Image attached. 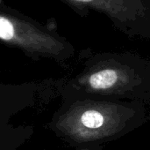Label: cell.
Segmentation results:
<instances>
[{
    "label": "cell",
    "mask_w": 150,
    "mask_h": 150,
    "mask_svg": "<svg viewBox=\"0 0 150 150\" xmlns=\"http://www.w3.org/2000/svg\"><path fill=\"white\" fill-rule=\"evenodd\" d=\"M110 118L105 111L94 108H88L80 112L78 117V126L85 129L87 132L97 133L98 130H103L109 123Z\"/></svg>",
    "instance_id": "6da1fadb"
}]
</instances>
